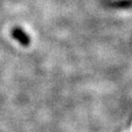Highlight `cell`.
I'll return each mask as SVG.
<instances>
[{"instance_id":"1","label":"cell","mask_w":132,"mask_h":132,"mask_svg":"<svg viewBox=\"0 0 132 132\" xmlns=\"http://www.w3.org/2000/svg\"><path fill=\"white\" fill-rule=\"evenodd\" d=\"M12 36L14 37L19 43H21L23 46H28L30 44V36L28 35V33H26L20 28H15L12 29Z\"/></svg>"}]
</instances>
